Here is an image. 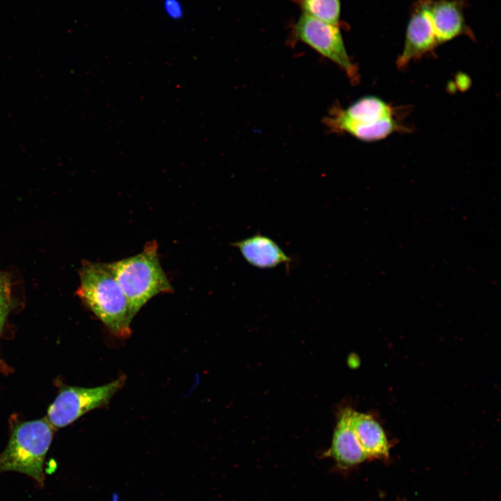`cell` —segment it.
Instances as JSON below:
<instances>
[{
  "label": "cell",
  "mask_w": 501,
  "mask_h": 501,
  "mask_svg": "<svg viewBox=\"0 0 501 501\" xmlns=\"http://www.w3.org/2000/svg\"><path fill=\"white\" fill-rule=\"evenodd\" d=\"M77 294L111 333L126 338L131 333L128 301L109 263L86 262L79 272Z\"/></svg>",
  "instance_id": "obj_1"
},
{
  "label": "cell",
  "mask_w": 501,
  "mask_h": 501,
  "mask_svg": "<svg viewBox=\"0 0 501 501\" xmlns=\"http://www.w3.org/2000/svg\"><path fill=\"white\" fill-rule=\"evenodd\" d=\"M399 111L379 97H360L346 108L333 106L324 120L331 132L363 141H376L407 128Z\"/></svg>",
  "instance_id": "obj_2"
},
{
  "label": "cell",
  "mask_w": 501,
  "mask_h": 501,
  "mask_svg": "<svg viewBox=\"0 0 501 501\" xmlns=\"http://www.w3.org/2000/svg\"><path fill=\"white\" fill-rule=\"evenodd\" d=\"M109 266L128 301L132 319L152 297L173 291L161 266L154 240L147 243L138 254Z\"/></svg>",
  "instance_id": "obj_3"
},
{
  "label": "cell",
  "mask_w": 501,
  "mask_h": 501,
  "mask_svg": "<svg viewBox=\"0 0 501 501\" xmlns=\"http://www.w3.org/2000/svg\"><path fill=\"white\" fill-rule=\"evenodd\" d=\"M52 436V426L45 418L16 426L0 455V471L24 473L43 484V463Z\"/></svg>",
  "instance_id": "obj_4"
},
{
  "label": "cell",
  "mask_w": 501,
  "mask_h": 501,
  "mask_svg": "<svg viewBox=\"0 0 501 501\" xmlns=\"http://www.w3.org/2000/svg\"><path fill=\"white\" fill-rule=\"evenodd\" d=\"M294 38L339 66L353 83L359 79L358 69L350 58L340 25L302 13L293 27Z\"/></svg>",
  "instance_id": "obj_5"
},
{
  "label": "cell",
  "mask_w": 501,
  "mask_h": 501,
  "mask_svg": "<svg viewBox=\"0 0 501 501\" xmlns=\"http://www.w3.org/2000/svg\"><path fill=\"white\" fill-rule=\"evenodd\" d=\"M121 376L94 388L67 387L60 392L49 406L47 420L52 427H65L87 412L107 404L125 383Z\"/></svg>",
  "instance_id": "obj_6"
},
{
  "label": "cell",
  "mask_w": 501,
  "mask_h": 501,
  "mask_svg": "<svg viewBox=\"0 0 501 501\" xmlns=\"http://www.w3.org/2000/svg\"><path fill=\"white\" fill-rule=\"evenodd\" d=\"M438 46L439 44L428 12L427 0H418L412 7L404 47L397 59V66L404 68L411 61L433 51Z\"/></svg>",
  "instance_id": "obj_7"
},
{
  "label": "cell",
  "mask_w": 501,
  "mask_h": 501,
  "mask_svg": "<svg viewBox=\"0 0 501 501\" xmlns=\"http://www.w3.org/2000/svg\"><path fill=\"white\" fill-rule=\"evenodd\" d=\"M465 0H427V8L439 45L460 35L474 40L468 26L464 9Z\"/></svg>",
  "instance_id": "obj_8"
},
{
  "label": "cell",
  "mask_w": 501,
  "mask_h": 501,
  "mask_svg": "<svg viewBox=\"0 0 501 501\" xmlns=\"http://www.w3.org/2000/svg\"><path fill=\"white\" fill-rule=\"evenodd\" d=\"M350 409L344 408L340 411L331 447L324 454V456L333 459L342 470L355 467L367 459L350 423Z\"/></svg>",
  "instance_id": "obj_9"
},
{
  "label": "cell",
  "mask_w": 501,
  "mask_h": 501,
  "mask_svg": "<svg viewBox=\"0 0 501 501\" xmlns=\"http://www.w3.org/2000/svg\"><path fill=\"white\" fill-rule=\"evenodd\" d=\"M232 245L248 264L258 269H273L291 262V258L273 239L262 234H255Z\"/></svg>",
  "instance_id": "obj_10"
},
{
  "label": "cell",
  "mask_w": 501,
  "mask_h": 501,
  "mask_svg": "<svg viewBox=\"0 0 501 501\" xmlns=\"http://www.w3.org/2000/svg\"><path fill=\"white\" fill-rule=\"evenodd\" d=\"M350 423L367 459H387L390 444L380 424L370 415L357 412L352 408Z\"/></svg>",
  "instance_id": "obj_11"
},
{
  "label": "cell",
  "mask_w": 501,
  "mask_h": 501,
  "mask_svg": "<svg viewBox=\"0 0 501 501\" xmlns=\"http://www.w3.org/2000/svg\"><path fill=\"white\" fill-rule=\"evenodd\" d=\"M302 13L315 19L340 25L341 0H295Z\"/></svg>",
  "instance_id": "obj_12"
},
{
  "label": "cell",
  "mask_w": 501,
  "mask_h": 501,
  "mask_svg": "<svg viewBox=\"0 0 501 501\" xmlns=\"http://www.w3.org/2000/svg\"><path fill=\"white\" fill-rule=\"evenodd\" d=\"M8 303L9 299H0V334L8 312Z\"/></svg>",
  "instance_id": "obj_13"
},
{
  "label": "cell",
  "mask_w": 501,
  "mask_h": 501,
  "mask_svg": "<svg viewBox=\"0 0 501 501\" xmlns=\"http://www.w3.org/2000/svg\"><path fill=\"white\" fill-rule=\"evenodd\" d=\"M8 284L6 279L0 274V299H9Z\"/></svg>",
  "instance_id": "obj_14"
},
{
  "label": "cell",
  "mask_w": 501,
  "mask_h": 501,
  "mask_svg": "<svg viewBox=\"0 0 501 501\" xmlns=\"http://www.w3.org/2000/svg\"><path fill=\"white\" fill-rule=\"evenodd\" d=\"M168 10L173 15H177V3L174 1H167Z\"/></svg>",
  "instance_id": "obj_15"
},
{
  "label": "cell",
  "mask_w": 501,
  "mask_h": 501,
  "mask_svg": "<svg viewBox=\"0 0 501 501\" xmlns=\"http://www.w3.org/2000/svg\"><path fill=\"white\" fill-rule=\"evenodd\" d=\"M111 501H120L119 495L118 493H113L111 495Z\"/></svg>",
  "instance_id": "obj_16"
}]
</instances>
